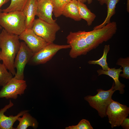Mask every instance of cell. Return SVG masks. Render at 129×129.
Returning a JSON list of instances; mask_svg holds the SVG:
<instances>
[{"instance_id": "obj_1", "label": "cell", "mask_w": 129, "mask_h": 129, "mask_svg": "<svg viewBox=\"0 0 129 129\" xmlns=\"http://www.w3.org/2000/svg\"><path fill=\"white\" fill-rule=\"evenodd\" d=\"M18 36L8 32L3 29L0 34V60L13 75L16 72L14 66L16 56L21 45Z\"/></svg>"}, {"instance_id": "obj_2", "label": "cell", "mask_w": 129, "mask_h": 129, "mask_svg": "<svg viewBox=\"0 0 129 129\" xmlns=\"http://www.w3.org/2000/svg\"><path fill=\"white\" fill-rule=\"evenodd\" d=\"M26 17L22 11L0 12V25L8 32L19 35L25 29Z\"/></svg>"}, {"instance_id": "obj_3", "label": "cell", "mask_w": 129, "mask_h": 129, "mask_svg": "<svg viewBox=\"0 0 129 129\" xmlns=\"http://www.w3.org/2000/svg\"><path fill=\"white\" fill-rule=\"evenodd\" d=\"M114 85L113 82L110 89L105 91L101 89H97V93L96 95L87 96L84 97L90 106L97 111L99 115L101 118L107 116L108 107L112 100V95L116 91L114 89Z\"/></svg>"}, {"instance_id": "obj_4", "label": "cell", "mask_w": 129, "mask_h": 129, "mask_svg": "<svg viewBox=\"0 0 129 129\" xmlns=\"http://www.w3.org/2000/svg\"><path fill=\"white\" fill-rule=\"evenodd\" d=\"M60 27L56 22L50 23L39 18L35 19L32 29L37 35L48 43H53L56 38V32Z\"/></svg>"}, {"instance_id": "obj_5", "label": "cell", "mask_w": 129, "mask_h": 129, "mask_svg": "<svg viewBox=\"0 0 129 129\" xmlns=\"http://www.w3.org/2000/svg\"><path fill=\"white\" fill-rule=\"evenodd\" d=\"M129 113V107L112 99L108 107L106 112L109 122L112 128L120 126Z\"/></svg>"}, {"instance_id": "obj_6", "label": "cell", "mask_w": 129, "mask_h": 129, "mask_svg": "<svg viewBox=\"0 0 129 129\" xmlns=\"http://www.w3.org/2000/svg\"><path fill=\"white\" fill-rule=\"evenodd\" d=\"M70 48L69 44L59 45L48 43L38 52L34 54L29 63L33 65L46 63L51 59L59 50Z\"/></svg>"}, {"instance_id": "obj_7", "label": "cell", "mask_w": 129, "mask_h": 129, "mask_svg": "<svg viewBox=\"0 0 129 129\" xmlns=\"http://www.w3.org/2000/svg\"><path fill=\"white\" fill-rule=\"evenodd\" d=\"M34 54L24 42H21L19 49L14 61V66L17 70L14 78L18 80H24L25 67Z\"/></svg>"}, {"instance_id": "obj_8", "label": "cell", "mask_w": 129, "mask_h": 129, "mask_svg": "<svg viewBox=\"0 0 129 129\" xmlns=\"http://www.w3.org/2000/svg\"><path fill=\"white\" fill-rule=\"evenodd\" d=\"M27 86L26 81L24 80H18L13 77L3 86L0 91V98L16 99L18 95L24 94Z\"/></svg>"}, {"instance_id": "obj_9", "label": "cell", "mask_w": 129, "mask_h": 129, "mask_svg": "<svg viewBox=\"0 0 129 129\" xmlns=\"http://www.w3.org/2000/svg\"><path fill=\"white\" fill-rule=\"evenodd\" d=\"M34 54L38 52L48 43L36 34L32 29H26L18 35Z\"/></svg>"}, {"instance_id": "obj_10", "label": "cell", "mask_w": 129, "mask_h": 129, "mask_svg": "<svg viewBox=\"0 0 129 129\" xmlns=\"http://www.w3.org/2000/svg\"><path fill=\"white\" fill-rule=\"evenodd\" d=\"M53 6L51 0H40L38 2L36 15L40 19L50 23L56 22L53 19Z\"/></svg>"}, {"instance_id": "obj_11", "label": "cell", "mask_w": 129, "mask_h": 129, "mask_svg": "<svg viewBox=\"0 0 129 129\" xmlns=\"http://www.w3.org/2000/svg\"><path fill=\"white\" fill-rule=\"evenodd\" d=\"M14 105L11 100L9 104L6 105L3 108L0 109V129H15L13 125L18 118L23 115L25 113L28 112L27 110L21 111L16 116H6L4 114L7 110Z\"/></svg>"}, {"instance_id": "obj_12", "label": "cell", "mask_w": 129, "mask_h": 129, "mask_svg": "<svg viewBox=\"0 0 129 129\" xmlns=\"http://www.w3.org/2000/svg\"><path fill=\"white\" fill-rule=\"evenodd\" d=\"M38 0H28L22 12L26 17V29H32L36 15Z\"/></svg>"}, {"instance_id": "obj_13", "label": "cell", "mask_w": 129, "mask_h": 129, "mask_svg": "<svg viewBox=\"0 0 129 129\" xmlns=\"http://www.w3.org/2000/svg\"><path fill=\"white\" fill-rule=\"evenodd\" d=\"M121 68L122 67L118 69H116L115 68H110L106 71L100 69L97 70V72L98 76L105 75L112 78L114 81V89L115 91L118 90L120 94H123L124 93V88L125 86L124 84L121 83L119 79L120 73L122 71Z\"/></svg>"}, {"instance_id": "obj_14", "label": "cell", "mask_w": 129, "mask_h": 129, "mask_svg": "<svg viewBox=\"0 0 129 129\" xmlns=\"http://www.w3.org/2000/svg\"><path fill=\"white\" fill-rule=\"evenodd\" d=\"M120 0H100L99 3L101 5L105 4L107 6V15L105 20L101 24L95 27L93 29L102 28L110 22L112 17L115 13L116 5Z\"/></svg>"}, {"instance_id": "obj_15", "label": "cell", "mask_w": 129, "mask_h": 129, "mask_svg": "<svg viewBox=\"0 0 129 129\" xmlns=\"http://www.w3.org/2000/svg\"><path fill=\"white\" fill-rule=\"evenodd\" d=\"M76 0H71L64 7L62 15L66 17L70 18L76 21H81Z\"/></svg>"}, {"instance_id": "obj_16", "label": "cell", "mask_w": 129, "mask_h": 129, "mask_svg": "<svg viewBox=\"0 0 129 129\" xmlns=\"http://www.w3.org/2000/svg\"><path fill=\"white\" fill-rule=\"evenodd\" d=\"M24 113L22 117H20L17 119L19 123L15 129H26L31 126L34 129H36L38 126V123L36 120L32 117L28 112Z\"/></svg>"}, {"instance_id": "obj_17", "label": "cell", "mask_w": 129, "mask_h": 129, "mask_svg": "<svg viewBox=\"0 0 129 129\" xmlns=\"http://www.w3.org/2000/svg\"><path fill=\"white\" fill-rule=\"evenodd\" d=\"M77 4L81 18L86 21L88 26H90L96 18V15L91 12L84 3L78 1Z\"/></svg>"}, {"instance_id": "obj_18", "label": "cell", "mask_w": 129, "mask_h": 129, "mask_svg": "<svg viewBox=\"0 0 129 129\" xmlns=\"http://www.w3.org/2000/svg\"><path fill=\"white\" fill-rule=\"evenodd\" d=\"M110 49L109 45H105L103 49V53L102 57L97 60H89L88 62V63L90 64L99 65L102 67L103 70H108L110 68L108 67L107 62V56Z\"/></svg>"}, {"instance_id": "obj_19", "label": "cell", "mask_w": 129, "mask_h": 129, "mask_svg": "<svg viewBox=\"0 0 129 129\" xmlns=\"http://www.w3.org/2000/svg\"><path fill=\"white\" fill-rule=\"evenodd\" d=\"M28 0H11L9 5L2 10V12L7 13L15 11H22Z\"/></svg>"}, {"instance_id": "obj_20", "label": "cell", "mask_w": 129, "mask_h": 129, "mask_svg": "<svg viewBox=\"0 0 129 129\" xmlns=\"http://www.w3.org/2000/svg\"><path fill=\"white\" fill-rule=\"evenodd\" d=\"M71 0H51L53 8V12L55 17H59L66 5Z\"/></svg>"}, {"instance_id": "obj_21", "label": "cell", "mask_w": 129, "mask_h": 129, "mask_svg": "<svg viewBox=\"0 0 129 129\" xmlns=\"http://www.w3.org/2000/svg\"><path fill=\"white\" fill-rule=\"evenodd\" d=\"M3 64L0 63V86H3L13 77V75L8 72Z\"/></svg>"}, {"instance_id": "obj_22", "label": "cell", "mask_w": 129, "mask_h": 129, "mask_svg": "<svg viewBox=\"0 0 129 129\" xmlns=\"http://www.w3.org/2000/svg\"><path fill=\"white\" fill-rule=\"evenodd\" d=\"M116 64L123 67V73L120 74L119 76L129 79V57L123 58H120L117 61Z\"/></svg>"}, {"instance_id": "obj_23", "label": "cell", "mask_w": 129, "mask_h": 129, "mask_svg": "<svg viewBox=\"0 0 129 129\" xmlns=\"http://www.w3.org/2000/svg\"><path fill=\"white\" fill-rule=\"evenodd\" d=\"M65 129H93L89 122L85 119L81 120L77 125L66 127Z\"/></svg>"}, {"instance_id": "obj_24", "label": "cell", "mask_w": 129, "mask_h": 129, "mask_svg": "<svg viewBox=\"0 0 129 129\" xmlns=\"http://www.w3.org/2000/svg\"><path fill=\"white\" fill-rule=\"evenodd\" d=\"M122 127L125 129H129V118H126L123 121L121 125Z\"/></svg>"}, {"instance_id": "obj_25", "label": "cell", "mask_w": 129, "mask_h": 129, "mask_svg": "<svg viewBox=\"0 0 129 129\" xmlns=\"http://www.w3.org/2000/svg\"><path fill=\"white\" fill-rule=\"evenodd\" d=\"M10 0H0V9L4 4L9 1Z\"/></svg>"}, {"instance_id": "obj_26", "label": "cell", "mask_w": 129, "mask_h": 129, "mask_svg": "<svg viewBox=\"0 0 129 129\" xmlns=\"http://www.w3.org/2000/svg\"><path fill=\"white\" fill-rule=\"evenodd\" d=\"M127 10L128 12L129 13V0H127Z\"/></svg>"}, {"instance_id": "obj_27", "label": "cell", "mask_w": 129, "mask_h": 129, "mask_svg": "<svg viewBox=\"0 0 129 129\" xmlns=\"http://www.w3.org/2000/svg\"><path fill=\"white\" fill-rule=\"evenodd\" d=\"M78 1H80L81 2L84 3L87 1V0H76Z\"/></svg>"}, {"instance_id": "obj_28", "label": "cell", "mask_w": 129, "mask_h": 129, "mask_svg": "<svg viewBox=\"0 0 129 129\" xmlns=\"http://www.w3.org/2000/svg\"><path fill=\"white\" fill-rule=\"evenodd\" d=\"M87 1L88 4H91L92 1V0H87Z\"/></svg>"}, {"instance_id": "obj_29", "label": "cell", "mask_w": 129, "mask_h": 129, "mask_svg": "<svg viewBox=\"0 0 129 129\" xmlns=\"http://www.w3.org/2000/svg\"><path fill=\"white\" fill-rule=\"evenodd\" d=\"M2 11V10L0 9V12ZM2 28V27L0 25V29H1Z\"/></svg>"}, {"instance_id": "obj_30", "label": "cell", "mask_w": 129, "mask_h": 129, "mask_svg": "<svg viewBox=\"0 0 129 129\" xmlns=\"http://www.w3.org/2000/svg\"><path fill=\"white\" fill-rule=\"evenodd\" d=\"M0 52H1V49H0Z\"/></svg>"}, {"instance_id": "obj_31", "label": "cell", "mask_w": 129, "mask_h": 129, "mask_svg": "<svg viewBox=\"0 0 129 129\" xmlns=\"http://www.w3.org/2000/svg\"><path fill=\"white\" fill-rule=\"evenodd\" d=\"M98 0L99 1L100 0Z\"/></svg>"}, {"instance_id": "obj_32", "label": "cell", "mask_w": 129, "mask_h": 129, "mask_svg": "<svg viewBox=\"0 0 129 129\" xmlns=\"http://www.w3.org/2000/svg\"><path fill=\"white\" fill-rule=\"evenodd\" d=\"M38 0V1L39 0Z\"/></svg>"}, {"instance_id": "obj_33", "label": "cell", "mask_w": 129, "mask_h": 129, "mask_svg": "<svg viewBox=\"0 0 129 129\" xmlns=\"http://www.w3.org/2000/svg\"></svg>"}]
</instances>
